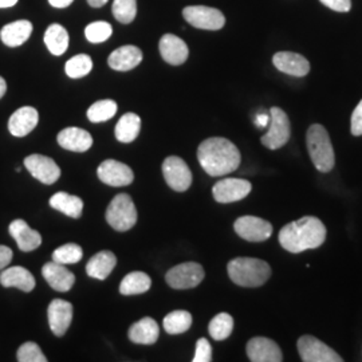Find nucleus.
Wrapping results in <instances>:
<instances>
[{
    "label": "nucleus",
    "mask_w": 362,
    "mask_h": 362,
    "mask_svg": "<svg viewBox=\"0 0 362 362\" xmlns=\"http://www.w3.org/2000/svg\"><path fill=\"white\" fill-rule=\"evenodd\" d=\"M197 160L206 173L218 177L239 168L242 156L235 144L223 137H211L199 145Z\"/></svg>",
    "instance_id": "nucleus-1"
},
{
    "label": "nucleus",
    "mask_w": 362,
    "mask_h": 362,
    "mask_svg": "<svg viewBox=\"0 0 362 362\" xmlns=\"http://www.w3.org/2000/svg\"><path fill=\"white\" fill-rule=\"evenodd\" d=\"M326 227L315 216H305L286 224L279 231V243L286 251L299 254L324 245Z\"/></svg>",
    "instance_id": "nucleus-2"
},
{
    "label": "nucleus",
    "mask_w": 362,
    "mask_h": 362,
    "mask_svg": "<svg viewBox=\"0 0 362 362\" xmlns=\"http://www.w3.org/2000/svg\"><path fill=\"white\" fill-rule=\"evenodd\" d=\"M228 276L235 285L242 287H260L272 276V267L267 262L257 258H235L227 266Z\"/></svg>",
    "instance_id": "nucleus-3"
},
{
    "label": "nucleus",
    "mask_w": 362,
    "mask_h": 362,
    "mask_svg": "<svg viewBox=\"0 0 362 362\" xmlns=\"http://www.w3.org/2000/svg\"><path fill=\"white\" fill-rule=\"evenodd\" d=\"M306 144L314 167L322 173L332 172L336 164V156L327 130L320 124L311 125L306 133Z\"/></svg>",
    "instance_id": "nucleus-4"
},
{
    "label": "nucleus",
    "mask_w": 362,
    "mask_h": 362,
    "mask_svg": "<svg viewBox=\"0 0 362 362\" xmlns=\"http://www.w3.org/2000/svg\"><path fill=\"white\" fill-rule=\"evenodd\" d=\"M105 216L113 230L124 233L137 223V209L129 194H119L110 202Z\"/></svg>",
    "instance_id": "nucleus-5"
},
{
    "label": "nucleus",
    "mask_w": 362,
    "mask_h": 362,
    "mask_svg": "<svg viewBox=\"0 0 362 362\" xmlns=\"http://www.w3.org/2000/svg\"><path fill=\"white\" fill-rule=\"evenodd\" d=\"M290 119L281 107L274 106L270 109L269 132L260 139L262 144L272 151L282 148L290 140Z\"/></svg>",
    "instance_id": "nucleus-6"
},
{
    "label": "nucleus",
    "mask_w": 362,
    "mask_h": 362,
    "mask_svg": "<svg viewBox=\"0 0 362 362\" xmlns=\"http://www.w3.org/2000/svg\"><path fill=\"white\" fill-rule=\"evenodd\" d=\"M167 284L176 290H188L200 285L204 279V269L196 262H187L172 267L167 272Z\"/></svg>",
    "instance_id": "nucleus-7"
},
{
    "label": "nucleus",
    "mask_w": 362,
    "mask_h": 362,
    "mask_svg": "<svg viewBox=\"0 0 362 362\" xmlns=\"http://www.w3.org/2000/svg\"><path fill=\"white\" fill-rule=\"evenodd\" d=\"M298 353L305 362H342V357L314 336H302L297 342Z\"/></svg>",
    "instance_id": "nucleus-8"
},
{
    "label": "nucleus",
    "mask_w": 362,
    "mask_h": 362,
    "mask_svg": "<svg viewBox=\"0 0 362 362\" xmlns=\"http://www.w3.org/2000/svg\"><path fill=\"white\" fill-rule=\"evenodd\" d=\"M184 19L191 26L200 30L216 31L226 25V18L218 8H212L207 6H189L182 10Z\"/></svg>",
    "instance_id": "nucleus-9"
},
{
    "label": "nucleus",
    "mask_w": 362,
    "mask_h": 362,
    "mask_svg": "<svg viewBox=\"0 0 362 362\" xmlns=\"http://www.w3.org/2000/svg\"><path fill=\"white\" fill-rule=\"evenodd\" d=\"M163 175L169 187L176 192H185L192 184V172L187 163L177 157H167L163 164Z\"/></svg>",
    "instance_id": "nucleus-10"
},
{
    "label": "nucleus",
    "mask_w": 362,
    "mask_h": 362,
    "mask_svg": "<svg viewBox=\"0 0 362 362\" xmlns=\"http://www.w3.org/2000/svg\"><path fill=\"white\" fill-rule=\"evenodd\" d=\"M251 189H252V185L250 181L245 179L227 177L218 181L214 185L212 194L218 203L228 204V203H235L245 199L250 194Z\"/></svg>",
    "instance_id": "nucleus-11"
},
{
    "label": "nucleus",
    "mask_w": 362,
    "mask_h": 362,
    "mask_svg": "<svg viewBox=\"0 0 362 362\" xmlns=\"http://www.w3.org/2000/svg\"><path fill=\"white\" fill-rule=\"evenodd\" d=\"M233 230L242 239L248 242H264L272 235L270 221L257 216H242L233 223Z\"/></svg>",
    "instance_id": "nucleus-12"
},
{
    "label": "nucleus",
    "mask_w": 362,
    "mask_h": 362,
    "mask_svg": "<svg viewBox=\"0 0 362 362\" xmlns=\"http://www.w3.org/2000/svg\"><path fill=\"white\" fill-rule=\"evenodd\" d=\"M25 167L37 180L52 185L61 177V168L52 157L43 155H31L25 158Z\"/></svg>",
    "instance_id": "nucleus-13"
},
{
    "label": "nucleus",
    "mask_w": 362,
    "mask_h": 362,
    "mask_svg": "<svg viewBox=\"0 0 362 362\" xmlns=\"http://www.w3.org/2000/svg\"><path fill=\"white\" fill-rule=\"evenodd\" d=\"M247 356L252 362L284 361L282 350L275 341L266 337H254L247 344Z\"/></svg>",
    "instance_id": "nucleus-14"
},
{
    "label": "nucleus",
    "mask_w": 362,
    "mask_h": 362,
    "mask_svg": "<svg viewBox=\"0 0 362 362\" xmlns=\"http://www.w3.org/2000/svg\"><path fill=\"white\" fill-rule=\"evenodd\" d=\"M98 179L110 187H127L134 180L130 167L116 160H106L97 169Z\"/></svg>",
    "instance_id": "nucleus-15"
},
{
    "label": "nucleus",
    "mask_w": 362,
    "mask_h": 362,
    "mask_svg": "<svg viewBox=\"0 0 362 362\" xmlns=\"http://www.w3.org/2000/svg\"><path fill=\"white\" fill-rule=\"evenodd\" d=\"M47 317L54 336H65L73 321V306L64 299H54L49 305Z\"/></svg>",
    "instance_id": "nucleus-16"
},
{
    "label": "nucleus",
    "mask_w": 362,
    "mask_h": 362,
    "mask_svg": "<svg viewBox=\"0 0 362 362\" xmlns=\"http://www.w3.org/2000/svg\"><path fill=\"white\" fill-rule=\"evenodd\" d=\"M272 64L279 71L293 77H305L310 71L309 61L297 52H276L272 57Z\"/></svg>",
    "instance_id": "nucleus-17"
},
{
    "label": "nucleus",
    "mask_w": 362,
    "mask_h": 362,
    "mask_svg": "<svg viewBox=\"0 0 362 362\" xmlns=\"http://www.w3.org/2000/svg\"><path fill=\"white\" fill-rule=\"evenodd\" d=\"M158 49L163 59L172 66L182 65L189 55L187 43L173 34H165L160 39Z\"/></svg>",
    "instance_id": "nucleus-18"
},
{
    "label": "nucleus",
    "mask_w": 362,
    "mask_h": 362,
    "mask_svg": "<svg viewBox=\"0 0 362 362\" xmlns=\"http://www.w3.org/2000/svg\"><path fill=\"white\" fill-rule=\"evenodd\" d=\"M42 275L46 279V282L52 286L54 290H57L59 293L69 291L76 284V275L73 272H69L66 269L65 264L57 263L54 260L43 266Z\"/></svg>",
    "instance_id": "nucleus-19"
},
{
    "label": "nucleus",
    "mask_w": 362,
    "mask_h": 362,
    "mask_svg": "<svg viewBox=\"0 0 362 362\" xmlns=\"http://www.w3.org/2000/svg\"><path fill=\"white\" fill-rule=\"evenodd\" d=\"M38 122V110L33 106H23L10 117L8 130L15 137H25L37 128Z\"/></svg>",
    "instance_id": "nucleus-20"
},
{
    "label": "nucleus",
    "mask_w": 362,
    "mask_h": 362,
    "mask_svg": "<svg viewBox=\"0 0 362 362\" xmlns=\"http://www.w3.org/2000/svg\"><path fill=\"white\" fill-rule=\"evenodd\" d=\"M58 144L70 152H86L89 151L93 145V137L90 133L81 128H66L58 133Z\"/></svg>",
    "instance_id": "nucleus-21"
},
{
    "label": "nucleus",
    "mask_w": 362,
    "mask_h": 362,
    "mask_svg": "<svg viewBox=\"0 0 362 362\" xmlns=\"http://www.w3.org/2000/svg\"><path fill=\"white\" fill-rule=\"evenodd\" d=\"M10 235L13 236L19 250L30 252L37 250L42 245V236L38 231L30 228L25 220L16 219L8 227Z\"/></svg>",
    "instance_id": "nucleus-22"
},
{
    "label": "nucleus",
    "mask_w": 362,
    "mask_h": 362,
    "mask_svg": "<svg viewBox=\"0 0 362 362\" xmlns=\"http://www.w3.org/2000/svg\"><path fill=\"white\" fill-rule=\"evenodd\" d=\"M143 61V52L136 46H122L109 55L107 64L117 71H129Z\"/></svg>",
    "instance_id": "nucleus-23"
},
{
    "label": "nucleus",
    "mask_w": 362,
    "mask_h": 362,
    "mask_svg": "<svg viewBox=\"0 0 362 362\" xmlns=\"http://www.w3.org/2000/svg\"><path fill=\"white\" fill-rule=\"evenodd\" d=\"M0 284L3 287H16L25 293H30L35 287V278L25 267H6L0 274Z\"/></svg>",
    "instance_id": "nucleus-24"
},
{
    "label": "nucleus",
    "mask_w": 362,
    "mask_h": 362,
    "mask_svg": "<svg viewBox=\"0 0 362 362\" xmlns=\"http://www.w3.org/2000/svg\"><path fill=\"white\" fill-rule=\"evenodd\" d=\"M129 339L137 345H153L160 336V327L153 318L145 317L139 322L132 325L129 329Z\"/></svg>",
    "instance_id": "nucleus-25"
},
{
    "label": "nucleus",
    "mask_w": 362,
    "mask_h": 362,
    "mask_svg": "<svg viewBox=\"0 0 362 362\" xmlns=\"http://www.w3.org/2000/svg\"><path fill=\"white\" fill-rule=\"evenodd\" d=\"M33 33V23L30 21H16L1 28L0 39L8 47L22 46Z\"/></svg>",
    "instance_id": "nucleus-26"
},
{
    "label": "nucleus",
    "mask_w": 362,
    "mask_h": 362,
    "mask_svg": "<svg viewBox=\"0 0 362 362\" xmlns=\"http://www.w3.org/2000/svg\"><path fill=\"white\" fill-rule=\"evenodd\" d=\"M116 264L117 257L112 251H101L88 262L86 272L90 278L104 281L115 270Z\"/></svg>",
    "instance_id": "nucleus-27"
},
{
    "label": "nucleus",
    "mask_w": 362,
    "mask_h": 362,
    "mask_svg": "<svg viewBox=\"0 0 362 362\" xmlns=\"http://www.w3.org/2000/svg\"><path fill=\"white\" fill-rule=\"evenodd\" d=\"M50 206L73 219L81 218L83 211V202L81 200V197H78L76 194H66V192L52 194Z\"/></svg>",
    "instance_id": "nucleus-28"
},
{
    "label": "nucleus",
    "mask_w": 362,
    "mask_h": 362,
    "mask_svg": "<svg viewBox=\"0 0 362 362\" xmlns=\"http://www.w3.org/2000/svg\"><path fill=\"white\" fill-rule=\"evenodd\" d=\"M141 130V118L136 113H127L117 122L116 139L119 143L129 144L134 141Z\"/></svg>",
    "instance_id": "nucleus-29"
},
{
    "label": "nucleus",
    "mask_w": 362,
    "mask_h": 362,
    "mask_svg": "<svg viewBox=\"0 0 362 362\" xmlns=\"http://www.w3.org/2000/svg\"><path fill=\"white\" fill-rule=\"evenodd\" d=\"M152 286V279L148 274L141 272H133L128 274L121 285H119V293L122 296H137L146 293Z\"/></svg>",
    "instance_id": "nucleus-30"
},
{
    "label": "nucleus",
    "mask_w": 362,
    "mask_h": 362,
    "mask_svg": "<svg viewBox=\"0 0 362 362\" xmlns=\"http://www.w3.org/2000/svg\"><path fill=\"white\" fill-rule=\"evenodd\" d=\"M45 43L52 55L58 57L65 54L69 47V34L65 27L58 23H54L52 26L47 27L45 33Z\"/></svg>",
    "instance_id": "nucleus-31"
},
{
    "label": "nucleus",
    "mask_w": 362,
    "mask_h": 362,
    "mask_svg": "<svg viewBox=\"0 0 362 362\" xmlns=\"http://www.w3.org/2000/svg\"><path fill=\"white\" fill-rule=\"evenodd\" d=\"M164 330L170 336H177L188 332L192 325V315L189 311H170L164 318Z\"/></svg>",
    "instance_id": "nucleus-32"
},
{
    "label": "nucleus",
    "mask_w": 362,
    "mask_h": 362,
    "mask_svg": "<svg viewBox=\"0 0 362 362\" xmlns=\"http://www.w3.org/2000/svg\"><path fill=\"white\" fill-rule=\"evenodd\" d=\"M233 330V318L228 313H219L208 325L209 336L215 341H223L231 336Z\"/></svg>",
    "instance_id": "nucleus-33"
},
{
    "label": "nucleus",
    "mask_w": 362,
    "mask_h": 362,
    "mask_svg": "<svg viewBox=\"0 0 362 362\" xmlns=\"http://www.w3.org/2000/svg\"><path fill=\"white\" fill-rule=\"evenodd\" d=\"M93 69V61L86 54H78L66 62V74L73 79L88 76Z\"/></svg>",
    "instance_id": "nucleus-34"
},
{
    "label": "nucleus",
    "mask_w": 362,
    "mask_h": 362,
    "mask_svg": "<svg viewBox=\"0 0 362 362\" xmlns=\"http://www.w3.org/2000/svg\"><path fill=\"white\" fill-rule=\"evenodd\" d=\"M117 104L113 100H101L91 105L88 110V118L91 122H105L116 116Z\"/></svg>",
    "instance_id": "nucleus-35"
},
{
    "label": "nucleus",
    "mask_w": 362,
    "mask_h": 362,
    "mask_svg": "<svg viewBox=\"0 0 362 362\" xmlns=\"http://www.w3.org/2000/svg\"><path fill=\"white\" fill-rule=\"evenodd\" d=\"M83 257L82 247L76 243H67L65 246L58 247L52 252V260L61 264H74Z\"/></svg>",
    "instance_id": "nucleus-36"
},
{
    "label": "nucleus",
    "mask_w": 362,
    "mask_h": 362,
    "mask_svg": "<svg viewBox=\"0 0 362 362\" xmlns=\"http://www.w3.org/2000/svg\"><path fill=\"white\" fill-rule=\"evenodd\" d=\"M112 11L119 23L128 25L137 15V0H115Z\"/></svg>",
    "instance_id": "nucleus-37"
},
{
    "label": "nucleus",
    "mask_w": 362,
    "mask_h": 362,
    "mask_svg": "<svg viewBox=\"0 0 362 362\" xmlns=\"http://www.w3.org/2000/svg\"><path fill=\"white\" fill-rule=\"evenodd\" d=\"M112 34H113V27L104 21L90 23L85 28V37L90 43H103L110 38Z\"/></svg>",
    "instance_id": "nucleus-38"
},
{
    "label": "nucleus",
    "mask_w": 362,
    "mask_h": 362,
    "mask_svg": "<svg viewBox=\"0 0 362 362\" xmlns=\"http://www.w3.org/2000/svg\"><path fill=\"white\" fill-rule=\"evenodd\" d=\"M16 358L19 362H46L47 358L42 353L35 342H26L23 344L16 353Z\"/></svg>",
    "instance_id": "nucleus-39"
},
{
    "label": "nucleus",
    "mask_w": 362,
    "mask_h": 362,
    "mask_svg": "<svg viewBox=\"0 0 362 362\" xmlns=\"http://www.w3.org/2000/svg\"><path fill=\"white\" fill-rule=\"evenodd\" d=\"M194 362H211L212 361V346L206 338H200L196 344L194 350Z\"/></svg>",
    "instance_id": "nucleus-40"
},
{
    "label": "nucleus",
    "mask_w": 362,
    "mask_h": 362,
    "mask_svg": "<svg viewBox=\"0 0 362 362\" xmlns=\"http://www.w3.org/2000/svg\"><path fill=\"white\" fill-rule=\"evenodd\" d=\"M350 130L353 136H362V100L350 118Z\"/></svg>",
    "instance_id": "nucleus-41"
},
{
    "label": "nucleus",
    "mask_w": 362,
    "mask_h": 362,
    "mask_svg": "<svg viewBox=\"0 0 362 362\" xmlns=\"http://www.w3.org/2000/svg\"><path fill=\"white\" fill-rule=\"evenodd\" d=\"M327 8L337 13H348L351 8V0H320Z\"/></svg>",
    "instance_id": "nucleus-42"
},
{
    "label": "nucleus",
    "mask_w": 362,
    "mask_h": 362,
    "mask_svg": "<svg viewBox=\"0 0 362 362\" xmlns=\"http://www.w3.org/2000/svg\"><path fill=\"white\" fill-rule=\"evenodd\" d=\"M13 260V250L10 247L0 246V272L4 270Z\"/></svg>",
    "instance_id": "nucleus-43"
},
{
    "label": "nucleus",
    "mask_w": 362,
    "mask_h": 362,
    "mask_svg": "<svg viewBox=\"0 0 362 362\" xmlns=\"http://www.w3.org/2000/svg\"><path fill=\"white\" fill-rule=\"evenodd\" d=\"M270 122V113H259L258 116L255 117V125L258 128H266L269 127Z\"/></svg>",
    "instance_id": "nucleus-44"
},
{
    "label": "nucleus",
    "mask_w": 362,
    "mask_h": 362,
    "mask_svg": "<svg viewBox=\"0 0 362 362\" xmlns=\"http://www.w3.org/2000/svg\"><path fill=\"white\" fill-rule=\"evenodd\" d=\"M74 0H49L50 6H52L54 8H66L69 7Z\"/></svg>",
    "instance_id": "nucleus-45"
},
{
    "label": "nucleus",
    "mask_w": 362,
    "mask_h": 362,
    "mask_svg": "<svg viewBox=\"0 0 362 362\" xmlns=\"http://www.w3.org/2000/svg\"><path fill=\"white\" fill-rule=\"evenodd\" d=\"M18 3V0H0V8H10Z\"/></svg>",
    "instance_id": "nucleus-46"
},
{
    "label": "nucleus",
    "mask_w": 362,
    "mask_h": 362,
    "mask_svg": "<svg viewBox=\"0 0 362 362\" xmlns=\"http://www.w3.org/2000/svg\"><path fill=\"white\" fill-rule=\"evenodd\" d=\"M88 3L94 8H100V7H103V6L107 3V0H88Z\"/></svg>",
    "instance_id": "nucleus-47"
},
{
    "label": "nucleus",
    "mask_w": 362,
    "mask_h": 362,
    "mask_svg": "<svg viewBox=\"0 0 362 362\" xmlns=\"http://www.w3.org/2000/svg\"><path fill=\"white\" fill-rule=\"evenodd\" d=\"M6 91H7V83H6L4 78L0 77V100L4 97Z\"/></svg>",
    "instance_id": "nucleus-48"
}]
</instances>
